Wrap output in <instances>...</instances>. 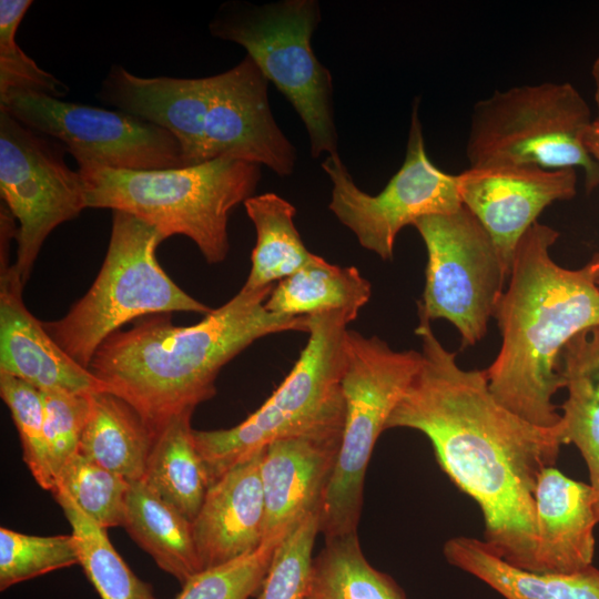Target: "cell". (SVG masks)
Returning a JSON list of instances; mask_svg holds the SVG:
<instances>
[{
	"label": "cell",
	"mask_w": 599,
	"mask_h": 599,
	"mask_svg": "<svg viewBox=\"0 0 599 599\" xmlns=\"http://www.w3.org/2000/svg\"><path fill=\"white\" fill-rule=\"evenodd\" d=\"M78 171L87 209L132 214L164 238L186 236L209 264L229 255L230 215L254 195L261 179L258 164L226 158L164 170L81 165Z\"/></svg>",
	"instance_id": "5b68a950"
},
{
	"label": "cell",
	"mask_w": 599,
	"mask_h": 599,
	"mask_svg": "<svg viewBox=\"0 0 599 599\" xmlns=\"http://www.w3.org/2000/svg\"><path fill=\"white\" fill-rule=\"evenodd\" d=\"M592 120L588 103L569 82L496 90L474 105L466 143L469 167H578L591 190L599 185V167L585 145Z\"/></svg>",
	"instance_id": "ba28073f"
},
{
	"label": "cell",
	"mask_w": 599,
	"mask_h": 599,
	"mask_svg": "<svg viewBox=\"0 0 599 599\" xmlns=\"http://www.w3.org/2000/svg\"><path fill=\"white\" fill-rule=\"evenodd\" d=\"M585 145L599 167V118H595L585 134Z\"/></svg>",
	"instance_id": "d590c367"
},
{
	"label": "cell",
	"mask_w": 599,
	"mask_h": 599,
	"mask_svg": "<svg viewBox=\"0 0 599 599\" xmlns=\"http://www.w3.org/2000/svg\"><path fill=\"white\" fill-rule=\"evenodd\" d=\"M318 534V510L291 527L275 548L257 599H306Z\"/></svg>",
	"instance_id": "1f68e13d"
},
{
	"label": "cell",
	"mask_w": 599,
	"mask_h": 599,
	"mask_svg": "<svg viewBox=\"0 0 599 599\" xmlns=\"http://www.w3.org/2000/svg\"><path fill=\"white\" fill-rule=\"evenodd\" d=\"M420 362V352L396 351L378 336L347 329L343 438L318 510L324 538L357 532L365 473L374 446Z\"/></svg>",
	"instance_id": "30bf717a"
},
{
	"label": "cell",
	"mask_w": 599,
	"mask_h": 599,
	"mask_svg": "<svg viewBox=\"0 0 599 599\" xmlns=\"http://www.w3.org/2000/svg\"><path fill=\"white\" fill-rule=\"evenodd\" d=\"M372 296V284L354 266L331 264L318 255L277 282L265 302L268 312L308 316L328 309L359 314Z\"/></svg>",
	"instance_id": "d4e9b609"
},
{
	"label": "cell",
	"mask_w": 599,
	"mask_h": 599,
	"mask_svg": "<svg viewBox=\"0 0 599 599\" xmlns=\"http://www.w3.org/2000/svg\"><path fill=\"white\" fill-rule=\"evenodd\" d=\"M51 494L71 526L79 565L101 599H158L152 587L136 577L118 554L106 528L85 515L63 491Z\"/></svg>",
	"instance_id": "83f0119b"
},
{
	"label": "cell",
	"mask_w": 599,
	"mask_h": 599,
	"mask_svg": "<svg viewBox=\"0 0 599 599\" xmlns=\"http://www.w3.org/2000/svg\"><path fill=\"white\" fill-rule=\"evenodd\" d=\"M79 565L72 535L34 536L0 528V590Z\"/></svg>",
	"instance_id": "f546056e"
},
{
	"label": "cell",
	"mask_w": 599,
	"mask_h": 599,
	"mask_svg": "<svg viewBox=\"0 0 599 599\" xmlns=\"http://www.w3.org/2000/svg\"><path fill=\"white\" fill-rule=\"evenodd\" d=\"M0 190L19 222L13 266L26 284L50 233L87 209L83 180L57 145L0 110Z\"/></svg>",
	"instance_id": "5bb4252c"
},
{
	"label": "cell",
	"mask_w": 599,
	"mask_h": 599,
	"mask_svg": "<svg viewBox=\"0 0 599 599\" xmlns=\"http://www.w3.org/2000/svg\"><path fill=\"white\" fill-rule=\"evenodd\" d=\"M10 244H0V374L27 382L41 392H105L94 374L67 354L27 308L24 282L9 264Z\"/></svg>",
	"instance_id": "2e32d148"
},
{
	"label": "cell",
	"mask_w": 599,
	"mask_h": 599,
	"mask_svg": "<svg viewBox=\"0 0 599 599\" xmlns=\"http://www.w3.org/2000/svg\"><path fill=\"white\" fill-rule=\"evenodd\" d=\"M256 231L246 290L272 286L308 264L309 252L294 224L296 209L280 195L268 192L253 195L244 203Z\"/></svg>",
	"instance_id": "484cf974"
},
{
	"label": "cell",
	"mask_w": 599,
	"mask_h": 599,
	"mask_svg": "<svg viewBox=\"0 0 599 599\" xmlns=\"http://www.w3.org/2000/svg\"><path fill=\"white\" fill-rule=\"evenodd\" d=\"M535 504L537 572L569 573L592 566L599 516L591 486L547 467L538 478Z\"/></svg>",
	"instance_id": "d6986e66"
},
{
	"label": "cell",
	"mask_w": 599,
	"mask_h": 599,
	"mask_svg": "<svg viewBox=\"0 0 599 599\" xmlns=\"http://www.w3.org/2000/svg\"><path fill=\"white\" fill-rule=\"evenodd\" d=\"M164 236L136 216L112 211L108 251L89 291L60 319L45 322L54 342L89 368L101 344L134 318L213 308L177 286L159 264Z\"/></svg>",
	"instance_id": "52a82bcc"
},
{
	"label": "cell",
	"mask_w": 599,
	"mask_h": 599,
	"mask_svg": "<svg viewBox=\"0 0 599 599\" xmlns=\"http://www.w3.org/2000/svg\"><path fill=\"white\" fill-rule=\"evenodd\" d=\"M156 435L122 398L91 395L90 414L79 453L130 483L143 479Z\"/></svg>",
	"instance_id": "603a6c76"
},
{
	"label": "cell",
	"mask_w": 599,
	"mask_h": 599,
	"mask_svg": "<svg viewBox=\"0 0 599 599\" xmlns=\"http://www.w3.org/2000/svg\"><path fill=\"white\" fill-rule=\"evenodd\" d=\"M123 527L181 585L202 570L192 521L142 479L131 483Z\"/></svg>",
	"instance_id": "7402d4cb"
},
{
	"label": "cell",
	"mask_w": 599,
	"mask_h": 599,
	"mask_svg": "<svg viewBox=\"0 0 599 599\" xmlns=\"http://www.w3.org/2000/svg\"><path fill=\"white\" fill-rule=\"evenodd\" d=\"M457 176L461 204L488 233L509 275L518 243L541 212L577 193L575 169L499 165Z\"/></svg>",
	"instance_id": "9a60e30c"
},
{
	"label": "cell",
	"mask_w": 599,
	"mask_h": 599,
	"mask_svg": "<svg viewBox=\"0 0 599 599\" xmlns=\"http://www.w3.org/2000/svg\"><path fill=\"white\" fill-rule=\"evenodd\" d=\"M357 316L347 309L308 315L307 343L265 403L231 428L193 430L211 485L276 439L344 428L345 336Z\"/></svg>",
	"instance_id": "8992f818"
},
{
	"label": "cell",
	"mask_w": 599,
	"mask_h": 599,
	"mask_svg": "<svg viewBox=\"0 0 599 599\" xmlns=\"http://www.w3.org/2000/svg\"><path fill=\"white\" fill-rule=\"evenodd\" d=\"M343 429L303 434L268 444L261 458L265 538L291 529L319 510L333 475Z\"/></svg>",
	"instance_id": "e0dca14e"
},
{
	"label": "cell",
	"mask_w": 599,
	"mask_h": 599,
	"mask_svg": "<svg viewBox=\"0 0 599 599\" xmlns=\"http://www.w3.org/2000/svg\"><path fill=\"white\" fill-rule=\"evenodd\" d=\"M287 531L265 538L252 552L201 570L182 585L174 599H251L261 589L275 548Z\"/></svg>",
	"instance_id": "4dcf8cb0"
},
{
	"label": "cell",
	"mask_w": 599,
	"mask_h": 599,
	"mask_svg": "<svg viewBox=\"0 0 599 599\" xmlns=\"http://www.w3.org/2000/svg\"><path fill=\"white\" fill-rule=\"evenodd\" d=\"M567 398L561 405L562 436L582 455L599 516V327L573 337L561 355Z\"/></svg>",
	"instance_id": "44dd1931"
},
{
	"label": "cell",
	"mask_w": 599,
	"mask_h": 599,
	"mask_svg": "<svg viewBox=\"0 0 599 599\" xmlns=\"http://www.w3.org/2000/svg\"><path fill=\"white\" fill-rule=\"evenodd\" d=\"M319 21L315 0L230 1L209 24L213 37L242 45L290 101L306 128L313 158L337 153L338 140L332 75L311 45Z\"/></svg>",
	"instance_id": "9c48e42d"
},
{
	"label": "cell",
	"mask_w": 599,
	"mask_h": 599,
	"mask_svg": "<svg viewBox=\"0 0 599 599\" xmlns=\"http://www.w3.org/2000/svg\"><path fill=\"white\" fill-rule=\"evenodd\" d=\"M31 0L0 1V97L11 91H31L54 98L68 94V88L41 69L16 41V33Z\"/></svg>",
	"instance_id": "836d02e7"
},
{
	"label": "cell",
	"mask_w": 599,
	"mask_h": 599,
	"mask_svg": "<svg viewBox=\"0 0 599 599\" xmlns=\"http://www.w3.org/2000/svg\"><path fill=\"white\" fill-rule=\"evenodd\" d=\"M130 487V481L78 451L57 475L52 491L67 494L85 515L108 529L123 527Z\"/></svg>",
	"instance_id": "f1b7e54d"
},
{
	"label": "cell",
	"mask_w": 599,
	"mask_h": 599,
	"mask_svg": "<svg viewBox=\"0 0 599 599\" xmlns=\"http://www.w3.org/2000/svg\"><path fill=\"white\" fill-rule=\"evenodd\" d=\"M268 80L250 55L205 78H143L113 64L97 98L167 130L180 144L183 166L235 159L291 175L297 153L276 124Z\"/></svg>",
	"instance_id": "277c9868"
},
{
	"label": "cell",
	"mask_w": 599,
	"mask_h": 599,
	"mask_svg": "<svg viewBox=\"0 0 599 599\" xmlns=\"http://www.w3.org/2000/svg\"><path fill=\"white\" fill-rule=\"evenodd\" d=\"M0 396L18 430L23 461L37 484L52 491L55 480L47 455L42 392L22 379L0 374Z\"/></svg>",
	"instance_id": "d6a6232c"
},
{
	"label": "cell",
	"mask_w": 599,
	"mask_h": 599,
	"mask_svg": "<svg viewBox=\"0 0 599 599\" xmlns=\"http://www.w3.org/2000/svg\"><path fill=\"white\" fill-rule=\"evenodd\" d=\"M558 237L555 229L537 222L518 243L493 316L501 345L485 369L494 397L541 427L561 420L552 398L565 388V347L578 334L599 327L597 264L591 258L577 270L558 265L550 255Z\"/></svg>",
	"instance_id": "3957f363"
},
{
	"label": "cell",
	"mask_w": 599,
	"mask_h": 599,
	"mask_svg": "<svg viewBox=\"0 0 599 599\" xmlns=\"http://www.w3.org/2000/svg\"><path fill=\"white\" fill-rule=\"evenodd\" d=\"M591 78L593 83V98L597 108V116L599 118V54L592 63Z\"/></svg>",
	"instance_id": "8d00e7d4"
},
{
	"label": "cell",
	"mask_w": 599,
	"mask_h": 599,
	"mask_svg": "<svg viewBox=\"0 0 599 599\" xmlns=\"http://www.w3.org/2000/svg\"><path fill=\"white\" fill-rule=\"evenodd\" d=\"M422 362L386 429L410 428L430 441L441 470L479 506L484 542L506 562L537 572L535 491L565 445L561 420L529 423L501 405L484 370L464 369L456 353L419 318Z\"/></svg>",
	"instance_id": "6da1fadb"
},
{
	"label": "cell",
	"mask_w": 599,
	"mask_h": 599,
	"mask_svg": "<svg viewBox=\"0 0 599 599\" xmlns=\"http://www.w3.org/2000/svg\"><path fill=\"white\" fill-rule=\"evenodd\" d=\"M191 419V413L180 415L158 433L142 480L193 521L211 480L195 446Z\"/></svg>",
	"instance_id": "cb8c5ba5"
},
{
	"label": "cell",
	"mask_w": 599,
	"mask_h": 599,
	"mask_svg": "<svg viewBox=\"0 0 599 599\" xmlns=\"http://www.w3.org/2000/svg\"><path fill=\"white\" fill-rule=\"evenodd\" d=\"M592 258L595 260V262L597 264L595 281H596V284L599 287V253L595 254L592 256Z\"/></svg>",
	"instance_id": "74e56055"
},
{
	"label": "cell",
	"mask_w": 599,
	"mask_h": 599,
	"mask_svg": "<svg viewBox=\"0 0 599 599\" xmlns=\"http://www.w3.org/2000/svg\"><path fill=\"white\" fill-rule=\"evenodd\" d=\"M413 226L427 251L419 318L450 322L463 348L477 344L509 278L490 236L464 205L420 217Z\"/></svg>",
	"instance_id": "8fae6325"
},
{
	"label": "cell",
	"mask_w": 599,
	"mask_h": 599,
	"mask_svg": "<svg viewBox=\"0 0 599 599\" xmlns=\"http://www.w3.org/2000/svg\"><path fill=\"white\" fill-rule=\"evenodd\" d=\"M306 599H407L396 581L375 569L357 532L325 538L313 559Z\"/></svg>",
	"instance_id": "4316f807"
},
{
	"label": "cell",
	"mask_w": 599,
	"mask_h": 599,
	"mask_svg": "<svg viewBox=\"0 0 599 599\" xmlns=\"http://www.w3.org/2000/svg\"><path fill=\"white\" fill-rule=\"evenodd\" d=\"M0 110L29 129L61 141L79 166L134 171L183 167L173 134L121 110L31 91H11L0 97Z\"/></svg>",
	"instance_id": "4fadbf2b"
},
{
	"label": "cell",
	"mask_w": 599,
	"mask_h": 599,
	"mask_svg": "<svg viewBox=\"0 0 599 599\" xmlns=\"http://www.w3.org/2000/svg\"><path fill=\"white\" fill-rule=\"evenodd\" d=\"M42 394L47 455L55 480L62 467L79 451L90 414L92 394L62 392H42Z\"/></svg>",
	"instance_id": "e575fe53"
},
{
	"label": "cell",
	"mask_w": 599,
	"mask_h": 599,
	"mask_svg": "<svg viewBox=\"0 0 599 599\" xmlns=\"http://www.w3.org/2000/svg\"><path fill=\"white\" fill-rule=\"evenodd\" d=\"M273 287H242L189 326L174 325L170 313L145 316L109 336L89 369L158 435L171 419L193 414L212 398L221 369L255 341L283 332L308 333V316L265 308Z\"/></svg>",
	"instance_id": "7a4b0ae2"
},
{
	"label": "cell",
	"mask_w": 599,
	"mask_h": 599,
	"mask_svg": "<svg viewBox=\"0 0 599 599\" xmlns=\"http://www.w3.org/2000/svg\"><path fill=\"white\" fill-rule=\"evenodd\" d=\"M322 167L333 185L328 209L361 246L384 261L392 260L402 229L463 205L457 174L439 170L427 155L418 101L413 105L404 162L378 194L370 195L355 184L338 153L327 155Z\"/></svg>",
	"instance_id": "7c38bea8"
},
{
	"label": "cell",
	"mask_w": 599,
	"mask_h": 599,
	"mask_svg": "<svg viewBox=\"0 0 599 599\" xmlns=\"http://www.w3.org/2000/svg\"><path fill=\"white\" fill-rule=\"evenodd\" d=\"M446 560L481 580L505 599H599V569L569 573L534 572L515 567L483 541L454 537L443 549Z\"/></svg>",
	"instance_id": "ffe728a7"
},
{
	"label": "cell",
	"mask_w": 599,
	"mask_h": 599,
	"mask_svg": "<svg viewBox=\"0 0 599 599\" xmlns=\"http://www.w3.org/2000/svg\"><path fill=\"white\" fill-rule=\"evenodd\" d=\"M263 449L237 464L209 488L192 521L202 570L258 548L265 539V501L261 480Z\"/></svg>",
	"instance_id": "ac0fdd59"
}]
</instances>
